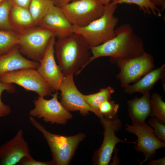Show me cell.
<instances>
[{
    "label": "cell",
    "instance_id": "cell-27",
    "mask_svg": "<svg viewBox=\"0 0 165 165\" xmlns=\"http://www.w3.org/2000/svg\"><path fill=\"white\" fill-rule=\"evenodd\" d=\"M5 90L13 93L16 92V89L13 84L4 83L0 82V118L7 116L11 111L10 106L5 104L2 101V94Z\"/></svg>",
    "mask_w": 165,
    "mask_h": 165
},
{
    "label": "cell",
    "instance_id": "cell-11",
    "mask_svg": "<svg viewBox=\"0 0 165 165\" xmlns=\"http://www.w3.org/2000/svg\"><path fill=\"white\" fill-rule=\"evenodd\" d=\"M126 130L135 135L138 138L137 145L134 148L138 152H142L145 159L141 164L153 158L156 151L165 147V143L157 138L154 134L153 129L145 122L126 125Z\"/></svg>",
    "mask_w": 165,
    "mask_h": 165
},
{
    "label": "cell",
    "instance_id": "cell-6",
    "mask_svg": "<svg viewBox=\"0 0 165 165\" xmlns=\"http://www.w3.org/2000/svg\"><path fill=\"white\" fill-rule=\"evenodd\" d=\"M60 8L73 26L83 27L100 17L105 6L98 0H78Z\"/></svg>",
    "mask_w": 165,
    "mask_h": 165
},
{
    "label": "cell",
    "instance_id": "cell-17",
    "mask_svg": "<svg viewBox=\"0 0 165 165\" xmlns=\"http://www.w3.org/2000/svg\"><path fill=\"white\" fill-rule=\"evenodd\" d=\"M165 65L149 71L134 84L124 87V92L129 94L139 92L143 94L149 93L155 84L160 79H164Z\"/></svg>",
    "mask_w": 165,
    "mask_h": 165
},
{
    "label": "cell",
    "instance_id": "cell-3",
    "mask_svg": "<svg viewBox=\"0 0 165 165\" xmlns=\"http://www.w3.org/2000/svg\"><path fill=\"white\" fill-rule=\"evenodd\" d=\"M104 11L99 18L87 25L73 26L72 31L80 35L90 47L99 46L114 37L119 19L114 15L117 5H105Z\"/></svg>",
    "mask_w": 165,
    "mask_h": 165
},
{
    "label": "cell",
    "instance_id": "cell-14",
    "mask_svg": "<svg viewBox=\"0 0 165 165\" xmlns=\"http://www.w3.org/2000/svg\"><path fill=\"white\" fill-rule=\"evenodd\" d=\"M25 157H32L20 129L13 138L0 146V164L15 165Z\"/></svg>",
    "mask_w": 165,
    "mask_h": 165
},
{
    "label": "cell",
    "instance_id": "cell-34",
    "mask_svg": "<svg viewBox=\"0 0 165 165\" xmlns=\"http://www.w3.org/2000/svg\"><path fill=\"white\" fill-rule=\"evenodd\" d=\"M104 5L108 4L110 3L111 0H98Z\"/></svg>",
    "mask_w": 165,
    "mask_h": 165
},
{
    "label": "cell",
    "instance_id": "cell-24",
    "mask_svg": "<svg viewBox=\"0 0 165 165\" xmlns=\"http://www.w3.org/2000/svg\"><path fill=\"white\" fill-rule=\"evenodd\" d=\"M113 4L117 5L123 3L135 4L138 6L145 14L160 16L161 10L149 0H114L111 2Z\"/></svg>",
    "mask_w": 165,
    "mask_h": 165
},
{
    "label": "cell",
    "instance_id": "cell-13",
    "mask_svg": "<svg viewBox=\"0 0 165 165\" xmlns=\"http://www.w3.org/2000/svg\"><path fill=\"white\" fill-rule=\"evenodd\" d=\"M56 37L50 40L36 70L54 92L57 91L64 75L55 57L54 45Z\"/></svg>",
    "mask_w": 165,
    "mask_h": 165
},
{
    "label": "cell",
    "instance_id": "cell-18",
    "mask_svg": "<svg viewBox=\"0 0 165 165\" xmlns=\"http://www.w3.org/2000/svg\"><path fill=\"white\" fill-rule=\"evenodd\" d=\"M127 104L129 115L132 123L145 122L146 118L150 116L151 110L149 93L143 94L140 98L134 97L128 101Z\"/></svg>",
    "mask_w": 165,
    "mask_h": 165
},
{
    "label": "cell",
    "instance_id": "cell-22",
    "mask_svg": "<svg viewBox=\"0 0 165 165\" xmlns=\"http://www.w3.org/2000/svg\"><path fill=\"white\" fill-rule=\"evenodd\" d=\"M18 42L16 31L0 29V56L18 45Z\"/></svg>",
    "mask_w": 165,
    "mask_h": 165
},
{
    "label": "cell",
    "instance_id": "cell-26",
    "mask_svg": "<svg viewBox=\"0 0 165 165\" xmlns=\"http://www.w3.org/2000/svg\"><path fill=\"white\" fill-rule=\"evenodd\" d=\"M119 105L114 101L106 100L101 103L99 106L100 113L105 118L112 119L115 117L118 112Z\"/></svg>",
    "mask_w": 165,
    "mask_h": 165
},
{
    "label": "cell",
    "instance_id": "cell-15",
    "mask_svg": "<svg viewBox=\"0 0 165 165\" xmlns=\"http://www.w3.org/2000/svg\"><path fill=\"white\" fill-rule=\"evenodd\" d=\"M38 26L52 31L58 39L66 37L73 33V25L60 8L54 4L50 7Z\"/></svg>",
    "mask_w": 165,
    "mask_h": 165
},
{
    "label": "cell",
    "instance_id": "cell-19",
    "mask_svg": "<svg viewBox=\"0 0 165 165\" xmlns=\"http://www.w3.org/2000/svg\"><path fill=\"white\" fill-rule=\"evenodd\" d=\"M10 18L16 31L35 26L29 9L13 3L10 11Z\"/></svg>",
    "mask_w": 165,
    "mask_h": 165
},
{
    "label": "cell",
    "instance_id": "cell-7",
    "mask_svg": "<svg viewBox=\"0 0 165 165\" xmlns=\"http://www.w3.org/2000/svg\"><path fill=\"white\" fill-rule=\"evenodd\" d=\"M0 82L16 84L44 97L52 96L54 92L36 69L33 68L23 69L6 73L0 77Z\"/></svg>",
    "mask_w": 165,
    "mask_h": 165
},
{
    "label": "cell",
    "instance_id": "cell-23",
    "mask_svg": "<svg viewBox=\"0 0 165 165\" xmlns=\"http://www.w3.org/2000/svg\"><path fill=\"white\" fill-rule=\"evenodd\" d=\"M151 117L155 118L162 124L165 123V103L162 96L156 93H152L150 97Z\"/></svg>",
    "mask_w": 165,
    "mask_h": 165
},
{
    "label": "cell",
    "instance_id": "cell-10",
    "mask_svg": "<svg viewBox=\"0 0 165 165\" xmlns=\"http://www.w3.org/2000/svg\"><path fill=\"white\" fill-rule=\"evenodd\" d=\"M100 120L104 130V138L101 147L94 153L92 161L95 165H107L117 143L126 142L136 144L137 142L122 140L116 136L115 132L121 128L122 125V122L116 116L112 119L104 117L100 119Z\"/></svg>",
    "mask_w": 165,
    "mask_h": 165
},
{
    "label": "cell",
    "instance_id": "cell-33",
    "mask_svg": "<svg viewBox=\"0 0 165 165\" xmlns=\"http://www.w3.org/2000/svg\"><path fill=\"white\" fill-rule=\"evenodd\" d=\"M156 6L161 7V9L163 10L165 8V0H149Z\"/></svg>",
    "mask_w": 165,
    "mask_h": 165
},
{
    "label": "cell",
    "instance_id": "cell-21",
    "mask_svg": "<svg viewBox=\"0 0 165 165\" xmlns=\"http://www.w3.org/2000/svg\"><path fill=\"white\" fill-rule=\"evenodd\" d=\"M53 5L52 0H32L28 9L35 26L38 25Z\"/></svg>",
    "mask_w": 165,
    "mask_h": 165
},
{
    "label": "cell",
    "instance_id": "cell-29",
    "mask_svg": "<svg viewBox=\"0 0 165 165\" xmlns=\"http://www.w3.org/2000/svg\"><path fill=\"white\" fill-rule=\"evenodd\" d=\"M18 164L22 165H53L52 160L46 162H42L36 160L32 157H25L23 158Z\"/></svg>",
    "mask_w": 165,
    "mask_h": 165
},
{
    "label": "cell",
    "instance_id": "cell-28",
    "mask_svg": "<svg viewBox=\"0 0 165 165\" xmlns=\"http://www.w3.org/2000/svg\"><path fill=\"white\" fill-rule=\"evenodd\" d=\"M148 125L153 129L154 135L161 141L165 142V126L156 118L151 117L148 121Z\"/></svg>",
    "mask_w": 165,
    "mask_h": 165
},
{
    "label": "cell",
    "instance_id": "cell-8",
    "mask_svg": "<svg viewBox=\"0 0 165 165\" xmlns=\"http://www.w3.org/2000/svg\"><path fill=\"white\" fill-rule=\"evenodd\" d=\"M57 91H55L49 100L39 96L35 98V107L30 111V116L42 118L45 122L51 124H65L68 120L72 118V115L59 101Z\"/></svg>",
    "mask_w": 165,
    "mask_h": 165
},
{
    "label": "cell",
    "instance_id": "cell-1",
    "mask_svg": "<svg viewBox=\"0 0 165 165\" xmlns=\"http://www.w3.org/2000/svg\"><path fill=\"white\" fill-rule=\"evenodd\" d=\"M116 35L97 46L90 47L91 56L89 64L100 57H109L112 63L118 60L138 57L145 53L143 42L133 31L131 26L126 24L116 28Z\"/></svg>",
    "mask_w": 165,
    "mask_h": 165
},
{
    "label": "cell",
    "instance_id": "cell-2",
    "mask_svg": "<svg viewBox=\"0 0 165 165\" xmlns=\"http://www.w3.org/2000/svg\"><path fill=\"white\" fill-rule=\"evenodd\" d=\"M54 50L64 76L80 73L89 64L91 55L90 47L80 35L75 33L58 39Z\"/></svg>",
    "mask_w": 165,
    "mask_h": 165
},
{
    "label": "cell",
    "instance_id": "cell-12",
    "mask_svg": "<svg viewBox=\"0 0 165 165\" xmlns=\"http://www.w3.org/2000/svg\"><path fill=\"white\" fill-rule=\"evenodd\" d=\"M73 75L64 76L60 85L59 90L61 92V102L67 110L78 111L84 116L94 110L86 103L82 94L77 88L74 82Z\"/></svg>",
    "mask_w": 165,
    "mask_h": 165
},
{
    "label": "cell",
    "instance_id": "cell-4",
    "mask_svg": "<svg viewBox=\"0 0 165 165\" xmlns=\"http://www.w3.org/2000/svg\"><path fill=\"white\" fill-rule=\"evenodd\" d=\"M32 125L42 134L50 148L53 165H68L73 159L79 143L85 138L82 133L71 136L51 133L32 116L29 117Z\"/></svg>",
    "mask_w": 165,
    "mask_h": 165
},
{
    "label": "cell",
    "instance_id": "cell-16",
    "mask_svg": "<svg viewBox=\"0 0 165 165\" xmlns=\"http://www.w3.org/2000/svg\"><path fill=\"white\" fill-rule=\"evenodd\" d=\"M38 62L31 61L21 54L18 45L0 56V77L8 73L25 68L36 69Z\"/></svg>",
    "mask_w": 165,
    "mask_h": 165
},
{
    "label": "cell",
    "instance_id": "cell-35",
    "mask_svg": "<svg viewBox=\"0 0 165 165\" xmlns=\"http://www.w3.org/2000/svg\"><path fill=\"white\" fill-rule=\"evenodd\" d=\"M4 0H0V3H1L2 2H3Z\"/></svg>",
    "mask_w": 165,
    "mask_h": 165
},
{
    "label": "cell",
    "instance_id": "cell-32",
    "mask_svg": "<svg viewBox=\"0 0 165 165\" xmlns=\"http://www.w3.org/2000/svg\"><path fill=\"white\" fill-rule=\"evenodd\" d=\"M149 165H165V157H163L161 158L154 160H151L148 163Z\"/></svg>",
    "mask_w": 165,
    "mask_h": 165
},
{
    "label": "cell",
    "instance_id": "cell-25",
    "mask_svg": "<svg viewBox=\"0 0 165 165\" xmlns=\"http://www.w3.org/2000/svg\"><path fill=\"white\" fill-rule=\"evenodd\" d=\"M13 3L11 0H5L0 3V29L16 31L10 18Z\"/></svg>",
    "mask_w": 165,
    "mask_h": 165
},
{
    "label": "cell",
    "instance_id": "cell-31",
    "mask_svg": "<svg viewBox=\"0 0 165 165\" xmlns=\"http://www.w3.org/2000/svg\"><path fill=\"white\" fill-rule=\"evenodd\" d=\"M78 0H52L53 4L56 6L60 7L71 2Z\"/></svg>",
    "mask_w": 165,
    "mask_h": 165
},
{
    "label": "cell",
    "instance_id": "cell-9",
    "mask_svg": "<svg viewBox=\"0 0 165 165\" xmlns=\"http://www.w3.org/2000/svg\"><path fill=\"white\" fill-rule=\"evenodd\" d=\"M113 63H116L120 69L116 78L123 88L136 82L155 67L153 57L145 52L136 57L117 60Z\"/></svg>",
    "mask_w": 165,
    "mask_h": 165
},
{
    "label": "cell",
    "instance_id": "cell-30",
    "mask_svg": "<svg viewBox=\"0 0 165 165\" xmlns=\"http://www.w3.org/2000/svg\"><path fill=\"white\" fill-rule=\"evenodd\" d=\"M13 4L28 9L32 0H11Z\"/></svg>",
    "mask_w": 165,
    "mask_h": 165
},
{
    "label": "cell",
    "instance_id": "cell-5",
    "mask_svg": "<svg viewBox=\"0 0 165 165\" xmlns=\"http://www.w3.org/2000/svg\"><path fill=\"white\" fill-rule=\"evenodd\" d=\"M16 31L20 52L38 62L42 58L50 40L55 35L52 31L39 26Z\"/></svg>",
    "mask_w": 165,
    "mask_h": 165
},
{
    "label": "cell",
    "instance_id": "cell-20",
    "mask_svg": "<svg viewBox=\"0 0 165 165\" xmlns=\"http://www.w3.org/2000/svg\"><path fill=\"white\" fill-rule=\"evenodd\" d=\"M114 89L110 86L101 89L98 92L88 95L82 94L84 100L94 110V113L100 119L104 117L99 111V106L103 102L111 99V95L114 93Z\"/></svg>",
    "mask_w": 165,
    "mask_h": 165
}]
</instances>
